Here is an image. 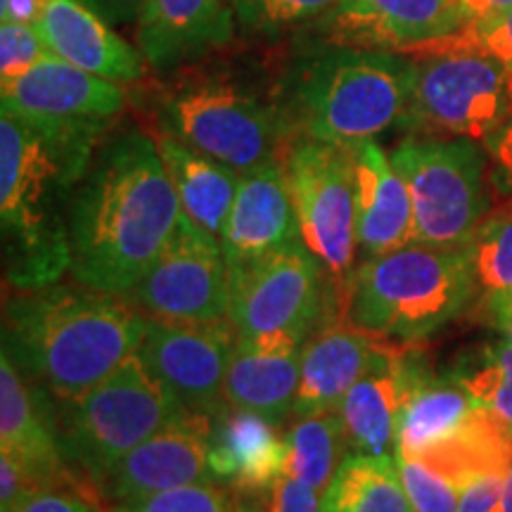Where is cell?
<instances>
[{
  "label": "cell",
  "mask_w": 512,
  "mask_h": 512,
  "mask_svg": "<svg viewBox=\"0 0 512 512\" xmlns=\"http://www.w3.org/2000/svg\"><path fill=\"white\" fill-rule=\"evenodd\" d=\"M264 498L240 496L228 486L188 484L162 491L145 501L112 505L110 512H261Z\"/></svg>",
  "instance_id": "obj_32"
},
{
  "label": "cell",
  "mask_w": 512,
  "mask_h": 512,
  "mask_svg": "<svg viewBox=\"0 0 512 512\" xmlns=\"http://www.w3.org/2000/svg\"><path fill=\"white\" fill-rule=\"evenodd\" d=\"M477 287L486 297L512 292V197L486 214L467 242Z\"/></svg>",
  "instance_id": "obj_31"
},
{
  "label": "cell",
  "mask_w": 512,
  "mask_h": 512,
  "mask_svg": "<svg viewBox=\"0 0 512 512\" xmlns=\"http://www.w3.org/2000/svg\"><path fill=\"white\" fill-rule=\"evenodd\" d=\"M401 484L413 512H460V486L422 460L399 458Z\"/></svg>",
  "instance_id": "obj_35"
},
{
  "label": "cell",
  "mask_w": 512,
  "mask_h": 512,
  "mask_svg": "<svg viewBox=\"0 0 512 512\" xmlns=\"http://www.w3.org/2000/svg\"><path fill=\"white\" fill-rule=\"evenodd\" d=\"M280 164L302 242L330 278V320L347 323V294L358 252L354 150L297 136Z\"/></svg>",
  "instance_id": "obj_8"
},
{
  "label": "cell",
  "mask_w": 512,
  "mask_h": 512,
  "mask_svg": "<svg viewBox=\"0 0 512 512\" xmlns=\"http://www.w3.org/2000/svg\"><path fill=\"white\" fill-rule=\"evenodd\" d=\"M285 444V475L313 486L320 494H325L349 448L339 413L297 418L285 434Z\"/></svg>",
  "instance_id": "obj_30"
},
{
  "label": "cell",
  "mask_w": 512,
  "mask_h": 512,
  "mask_svg": "<svg viewBox=\"0 0 512 512\" xmlns=\"http://www.w3.org/2000/svg\"><path fill=\"white\" fill-rule=\"evenodd\" d=\"M477 292L467 245L411 242L356 268L347 323L396 342H418L460 316Z\"/></svg>",
  "instance_id": "obj_5"
},
{
  "label": "cell",
  "mask_w": 512,
  "mask_h": 512,
  "mask_svg": "<svg viewBox=\"0 0 512 512\" xmlns=\"http://www.w3.org/2000/svg\"><path fill=\"white\" fill-rule=\"evenodd\" d=\"M155 128L240 176L280 162L294 133L280 100L223 72L183 69L152 98Z\"/></svg>",
  "instance_id": "obj_6"
},
{
  "label": "cell",
  "mask_w": 512,
  "mask_h": 512,
  "mask_svg": "<svg viewBox=\"0 0 512 512\" xmlns=\"http://www.w3.org/2000/svg\"><path fill=\"white\" fill-rule=\"evenodd\" d=\"M411 57V98L401 121L408 136L484 143L512 117V72L496 57L472 48Z\"/></svg>",
  "instance_id": "obj_10"
},
{
  "label": "cell",
  "mask_w": 512,
  "mask_h": 512,
  "mask_svg": "<svg viewBox=\"0 0 512 512\" xmlns=\"http://www.w3.org/2000/svg\"><path fill=\"white\" fill-rule=\"evenodd\" d=\"M230 323L238 339L290 332L309 339L330 309V278L302 240L230 268Z\"/></svg>",
  "instance_id": "obj_11"
},
{
  "label": "cell",
  "mask_w": 512,
  "mask_h": 512,
  "mask_svg": "<svg viewBox=\"0 0 512 512\" xmlns=\"http://www.w3.org/2000/svg\"><path fill=\"white\" fill-rule=\"evenodd\" d=\"M316 24L328 46L411 55L458 34L467 17L460 0H342Z\"/></svg>",
  "instance_id": "obj_14"
},
{
  "label": "cell",
  "mask_w": 512,
  "mask_h": 512,
  "mask_svg": "<svg viewBox=\"0 0 512 512\" xmlns=\"http://www.w3.org/2000/svg\"><path fill=\"white\" fill-rule=\"evenodd\" d=\"M0 453L22 467L36 491L76 475L62 453L57 406L46 389L24 380L5 351L0 358Z\"/></svg>",
  "instance_id": "obj_17"
},
{
  "label": "cell",
  "mask_w": 512,
  "mask_h": 512,
  "mask_svg": "<svg viewBox=\"0 0 512 512\" xmlns=\"http://www.w3.org/2000/svg\"><path fill=\"white\" fill-rule=\"evenodd\" d=\"M496 512H512V467L508 470V475H505L503 496H501V503H498Z\"/></svg>",
  "instance_id": "obj_45"
},
{
  "label": "cell",
  "mask_w": 512,
  "mask_h": 512,
  "mask_svg": "<svg viewBox=\"0 0 512 512\" xmlns=\"http://www.w3.org/2000/svg\"><path fill=\"white\" fill-rule=\"evenodd\" d=\"M467 22H482L512 10V0H460Z\"/></svg>",
  "instance_id": "obj_44"
},
{
  "label": "cell",
  "mask_w": 512,
  "mask_h": 512,
  "mask_svg": "<svg viewBox=\"0 0 512 512\" xmlns=\"http://www.w3.org/2000/svg\"><path fill=\"white\" fill-rule=\"evenodd\" d=\"M50 55L114 83H136L145 57L110 27L91 0H48L36 22Z\"/></svg>",
  "instance_id": "obj_22"
},
{
  "label": "cell",
  "mask_w": 512,
  "mask_h": 512,
  "mask_svg": "<svg viewBox=\"0 0 512 512\" xmlns=\"http://www.w3.org/2000/svg\"><path fill=\"white\" fill-rule=\"evenodd\" d=\"M323 512H413L399 460L349 453L325 489Z\"/></svg>",
  "instance_id": "obj_29"
},
{
  "label": "cell",
  "mask_w": 512,
  "mask_h": 512,
  "mask_svg": "<svg viewBox=\"0 0 512 512\" xmlns=\"http://www.w3.org/2000/svg\"><path fill=\"white\" fill-rule=\"evenodd\" d=\"M155 138L159 157L166 166L171 183H174L183 214L197 228L221 242L235 192L240 185L238 171L216 162L202 152L192 150L181 140L164 131H147Z\"/></svg>",
  "instance_id": "obj_25"
},
{
  "label": "cell",
  "mask_w": 512,
  "mask_h": 512,
  "mask_svg": "<svg viewBox=\"0 0 512 512\" xmlns=\"http://www.w3.org/2000/svg\"><path fill=\"white\" fill-rule=\"evenodd\" d=\"M261 512H323V494L292 477H278L264 494Z\"/></svg>",
  "instance_id": "obj_39"
},
{
  "label": "cell",
  "mask_w": 512,
  "mask_h": 512,
  "mask_svg": "<svg viewBox=\"0 0 512 512\" xmlns=\"http://www.w3.org/2000/svg\"><path fill=\"white\" fill-rule=\"evenodd\" d=\"M46 5L48 0H0V17L3 22L36 24Z\"/></svg>",
  "instance_id": "obj_43"
},
{
  "label": "cell",
  "mask_w": 512,
  "mask_h": 512,
  "mask_svg": "<svg viewBox=\"0 0 512 512\" xmlns=\"http://www.w3.org/2000/svg\"><path fill=\"white\" fill-rule=\"evenodd\" d=\"M299 356H266L238 349L223 382V403L254 411L280 425L294 411L302 373Z\"/></svg>",
  "instance_id": "obj_27"
},
{
  "label": "cell",
  "mask_w": 512,
  "mask_h": 512,
  "mask_svg": "<svg viewBox=\"0 0 512 512\" xmlns=\"http://www.w3.org/2000/svg\"><path fill=\"white\" fill-rule=\"evenodd\" d=\"M46 57L50 50L36 24H0V81L17 79Z\"/></svg>",
  "instance_id": "obj_38"
},
{
  "label": "cell",
  "mask_w": 512,
  "mask_h": 512,
  "mask_svg": "<svg viewBox=\"0 0 512 512\" xmlns=\"http://www.w3.org/2000/svg\"><path fill=\"white\" fill-rule=\"evenodd\" d=\"M297 240H302V233L283 164H268L242 176L221 233L228 271Z\"/></svg>",
  "instance_id": "obj_21"
},
{
  "label": "cell",
  "mask_w": 512,
  "mask_h": 512,
  "mask_svg": "<svg viewBox=\"0 0 512 512\" xmlns=\"http://www.w3.org/2000/svg\"><path fill=\"white\" fill-rule=\"evenodd\" d=\"M430 375L425 361L415 356L411 342H396L377 366L349 389L339 406L337 413L351 451L375 458L394 456L403 408Z\"/></svg>",
  "instance_id": "obj_16"
},
{
  "label": "cell",
  "mask_w": 512,
  "mask_h": 512,
  "mask_svg": "<svg viewBox=\"0 0 512 512\" xmlns=\"http://www.w3.org/2000/svg\"><path fill=\"white\" fill-rule=\"evenodd\" d=\"M458 380L479 406L491 408L512 430V344L508 339L484 349L475 363L460 370Z\"/></svg>",
  "instance_id": "obj_33"
},
{
  "label": "cell",
  "mask_w": 512,
  "mask_h": 512,
  "mask_svg": "<svg viewBox=\"0 0 512 512\" xmlns=\"http://www.w3.org/2000/svg\"><path fill=\"white\" fill-rule=\"evenodd\" d=\"M107 512H110V510H107Z\"/></svg>",
  "instance_id": "obj_46"
},
{
  "label": "cell",
  "mask_w": 512,
  "mask_h": 512,
  "mask_svg": "<svg viewBox=\"0 0 512 512\" xmlns=\"http://www.w3.org/2000/svg\"><path fill=\"white\" fill-rule=\"evenodd\" d=\"M413 57L318 43L294 62L278 100L294 138L354 147L401 126Z\"/></svg>",
  "instance_id": "obj_4"
},
{
  "label": "cell",
  "mask_w": 512,
  "mask_h": 512,
  "mask_svg": "<svg viewBox=\"0 0 512 512\" xmlns=\"http://www.w3.org/2000/svg\"><path fill=\"white\" fill-rule=\"evenodd\" d=\"M287 444L264 415L221 403L209 437L211 475L240 496L261 498L285 475Z\"/></svg>",
  "instance_id": "obj_23"
},
{
  "label": "cell",
  "mask_w": 512,
  "mask_h": 512,
  "mask_svg": "<svg viewBox=\"0 0 512 512\" xmlns=\"http://www.w3.org/2000/svg\"><path fill=\"white\" fill-rule=\"evenodd\" d=\"M235 351L238 330L230 318L214 323L147 320L138 358L183 408L216 413L223 403V382Z\"/></svg>",
  "instance_id": "obj_13"
},
{
  "label": "cell",
  "mask_w": 512,
  "mask_h": 512,
  "mask_svg": "<svg viewBox=\"0 0 512 512\" xmlns=\"http://www.w3.org/2000/svg\"><path fill=\"white\" fill-rule=\"evenodd\" d=\"M181 219L155 138L147 131L114 133L95 150L69 209V273L76 283L124 297Z\"/></svg>",
  "instance_id": "obj_1"
},
{
  "label": "cell",
  "mask_w": 512,
  "mask_h": 512,
  "mask_svg": "<svg viewBox=\"0 0 512 512\" xmlns=\"http://www.w3.org/2000/svg\"><path fill=\"white\" fill-rule=\"evenodd\" d=\"M0 100L5 110L55 121H114L126 105L119 83L83 72L55 55L17 79L0 81Z\"/></svg>",
  "instance_id": "obj_18"
},
{
  "label": "cell",
  "mask_w": 512,
  "mask_h": 512,
  "mask_svg": "<svg viewBox=\"0 0 512 512\" xmlns=\"http://www.w3.org/2000/svg\"><path fill=\"white\" fill-rule=\"evenodd\" d=\"M214 413L181 411L169 425L128 451L102 482L112 505L145 501L188 484H216L209 467V437Z\"/></svg>",
  "instance_id": "obj_15"
},
{
  "label": "cell",
  "mask_w": 512,
  "mask_h": 512,
  "mask_svg": "<svg viewBox=\"0 0 512 512\" xmlns=\"http://www.w3.org/2000/svg\"><path fill=\"white\" fill-rule=\"evenodd\" d=\"M230 3L242 29L275 36L320 22L342 0H230Z\"/></svg>",
  "instance_id": "obj_34"
},
{
  "label": "cell",
  "mask_w": 512,
  "mask_h": 512,
  "mask_svg": "<svg viewBox=\"0 0 512 512\" xmlns=\"http://www.w3.org/2000/svg\"><path fill=\"white\" fill-rule=\"evenodd\" d=\"M413 200V242L460 247L491 204L489 157L477 140L406 136L389 152Z\"/></svg>",
  "instance_id": "obj_9"
},
{
  "label": "cell",
  "mask_w": 512,
  "mask_h": 512,
  "mask_svg": "<svg viewBox=\"0 0 512 512\" xmlns=\"http://www.w3.org/2000/svg\"><path fill=\"white\" fill-rule=\"evenodd\" d=\"M145 323L124 297L76 280L5 290L3 351L24 380L69 403L138 354Z\"/></svg>",
  "instance_id": "obj_3"
},
{
  "label": "cell",
  "mask_w": 512,
  "mask_h": 512,
  "mask_svg": "<svg viewBox=\"0 0 512 512\" xmlns=\"http://www.w3.org/2000/svg\"><path fill=\"white\" fill-rule=\"evenodd\" d=\"M181 411L185 408L176 396L145 368L138 354L131 356L81 399L57 403L64 460L100 489L128 451Z\"/></svg>",
  "instance_id": "obj_7"
},
{
  "label": "cell",
  "mask_w": 512,
  "mask_h": 512,
  "mask_svg": "<svg viewBox=\"0 0 512 512\" xmlns=\"http://www.w3.org/2000/svg\"><path fill=\"white\" fill-rule=\"evenodd\" d=\"M505 475H482L460 491V512H496L503 496Z\"/></svg>",
  "instance_id": "obj_41"
},
{
  "label": "cell",
  "mask_w": 512,
  "mask_h": 512,
  "mask_svg": "<svg viewBox=\"0 0 512 512\" xmlns=\"http://www.w3.org/2000/svg\"><path fill=\"white\" fill-rule=\"evenodd\" d=\"M110 124L0 110L5 290L57 283L69 271V209Z\"/></svg>",
  "instance_id": "obj_2"
},
{
  "label": "cell",
  "mask_w": 512,
  "mask_h": 512,
  "mask_svg": "<svg viewBox=\"0 0 512 512\" xmlns=\"http://www.w3.org/2000/svg\"><path fill=\"white\" fill-rule=\"evenodd\" d=\"M491 166V183L498 192L512 197V117L484 140Z\"/></svg>",
  "instance_id": "obj_40"
},
{
  "label": "cell",
  "mask_w": 512,
  "mask_h": 512,
  "mask_svg": "<svg viewBox=\"0 0 512 512\" xmlns=\"http://www.w3.org/2000/svg\"><path fill=\"white\" fill-rule=\"evenodd\" d=\"M136 24L145 62L171 72L228 46L238 19L230 0H147Z\"/></svg>",
  "instance_id": "obj_20"
},
{
  "label": "cell",
  "mask_w": 512,
  "mask_h": 512,
  "mask_svg": "<svg viewBox=\"0 0 512 512\" xmlns=\"http://www.w3.org/2000/svg\"><path fill=\"white\" fill-rule=\"evenodd\" d=\"M124 302L159 323H214L230 316V278L221 242L183 214L174 238Z\"/></svg>",
  "instance_id": "obj_12"
},
{
  "label": "cell",
  "mask_w": 512,
  "mask_h": 512,
  "mask_svg": "<svg viewBox=\"0 0 512 512\" xmlns=\"http://www.w3.org/2000/svg\"><path fill=\"white\" fill-rule=\"evenodd\" d=\"M356 238L363 261L413 242V200L392 159L375 140L354 145Z\"/></svg>",
  "instance_id": "obj_24"
},
{
  "label": "cell",
  "mask_w": 512,
  "mask_h": 512,
  "mask_svg": "<svg viewBox=\"0 0 512 512\" xmlns=\"http://www.w3.org/2000/svg\"><path fill=\"white\" fill-rule=\"evenodd\" d=\"M396 344L349 323H325L306 339L299 356V389L292 415L337 413L349 389Z\"/></svg>",
  "instance_id": "obj_19"
},
{
  "label": "cell",
  "mask_w": 512,
  "mask_h": 512,
  "mask_svg": "<svg viewBox=\"0 0 512 512\" xmlns=\"http://www.w3.org/2000/svg\"><path fill=\"white\" fill-rule=\"evenodd\" d=\"M413 460H422L463 491V486L475 477L508 475L512 467V430L491 408L477 406L451 439Z\"/></svg>",
  "instance_id": "obj_26"
},
{
  "label": "cell",
  "mask_w": 512,
  "mask_h": 512,
  "mask_svg": "<svg viewBox=\"0 0 512 512\" xmlns=\"http://www.w3.org/2000/svg\"><path fill=\"white\" fill-rule=\"evenodd\" d=\"M91 3L110 24H131L143 15L147 0H91Z\"/></svg>",
  "instance_id": "obj_42"
},
{
  "label": "cell",
  "mask_w": 512,
  "mask_h": 512,
  "mask_svg": "<svg viewBox=\"0 0 512 512\" xmlns=\"http://www.w3.org/2000/svg\"><path fill=\"white\" fill-rule=\"evenodd\" d=\"M105 496L79 472L67 482L46 486L24 498L17 512H107Z\"/></svg>",
  "instance_id": "obj_37"
},
{
  "label": "cell",
  "mask_w": 512,
  "mask_h": 512,
  "mask_svg": "<svg viewBox=\"0 0 512 512\" xmlns=\"http://www.w3.org/2000/svg\"><path fill=\"white\" fill-rule=\"evenodd\" d=\"M437 48L482 50V53L501 60L512 72V10L491 19H482V22H467L458 34L441 38V41L415 50V53H422V50H437Z\"/></svg>",
  "instance_id": "obj_36"
},
{
  "label": "cell",
  "mask_w": 512,
  "mask_h": 512,
  "mask_svg": "<svg viewBox=\"0 0 512 512\" xmlns=\"http://www.w3.org/2000/svg\"><path fill=\"white\" fill-rule=\"evenodd\" d=\"M477 406L479 403L460 380L425 377L403 408L396 456L420 458L422 453L444 444L465 425Z\"/></svg>",
  "instance_id": "obj_28"
}]
</instances>
